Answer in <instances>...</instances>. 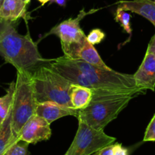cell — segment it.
<instances>
[{"mask_svg": "<svg viewBox=\"0 0 155 155\" xmlns=\"http://www.w3.org/2000/svg\"><path fill=\"white\" fill-rule=\"evenodd\" d=\"M37 106L31 75L23 71H17L12 104V129L18 140L23 126L35 115Z\"/></svg>", "mask_w": 155, "mask_h": 155, "instance_id": "5b68a950", "label": "cell"}, {"mask_svg": "<svg viewBox=\"0 0 155 155\" xmlns=\"http://www.w3.org/2000/svg\"><path fill=\"white\" fill-rule=\"evenodd\" d=\"M12 107L3 123L0 125V155L5 152L18 141L14 136L12 129Z\"/></svg>", "mask_w": 155, "mask_h": 155, "instance_id": "5bb4252c", "label": "cell"}, {"mask_svg": "<svg viewBox=\"0 0 155 155\" xmlns=\"http://www.w3.org/2000/svg\"><path fill=\"white\" fill-rule=\"evenodd\" d=\"M71 59H80L91 65H97L101 68H109L98 54L96 49L87 41H86L83 45L77 49V50L71 56Z\"/></svg>", "mask_w": 155, "mask_h": 155, "instance_id": "4fadbf2b", "label": "cell"}, {"mask_svg": "<svg viewBox=\"0 0 155 155\" xmlns=\"http://www.w3.org/2000/svg\"><path fill=\"white\" fill-rule=\"evenodd\" d=\"M47 64L71 84L82 86L92 91H147L137 87L133 74L119 72L110 68H101L80 59L63 56L50 59Z\"/></svg>", "mask_w": 155, "mask_h": 155, "instance_id": "6da1fadb", "label": "cell"}, {"mask_svg": "<svg viewBox=\"0 0 155 155\" xmlns=\"http://www.w3.org/2000/svg\"><path fill=\"white\" fill-rule=\"evenodd\" d=\"M51 134L50 123L35 114L23 126L19 133L18 139L28 144H36L49 140Z\"/></svg>", "mask_w": 155, "mask_h": 155, "instance_id": "ba28073f", "label": "cell"}, {"mask_svg": "<svg viewBox=\"0 0 155 155\" xmlns=\"http://www.w3.org/2000/svg\"><path fill=\"white\" fill-rule=\"evenodd\" d=\"M2 2H3V0H0V4H1V5H2Z\"/></svg>", "mask_w": 155, "mask_h": 155, "instance_id": "83f0119b", "label": "cell"}, {"mask_svg": "<svg viewBox=\"0 0 155 155\" xmlns=\"http://www.w3.org/2000/svg\"><path fill=\"white\" fill-rule=\"evenodd\" d=\"M78 111V110L64 107L56 103L44 102L37 104L35 114L51 124L53 122L64 116H73L77 117Z\"/></svg>", "mask_w": 155, "mask_h": 155, "instance_id": "30bf717a", "label": "cell"}, {"mask_svg": "<svg viewBox=\"0 0 155 155\" xmlns=\"http://www.w3.org/2000/svg\"><path fill=\"white\" fill-rule=\"evenodd\" d=\"M30 2H31V0H25V3H26L27 5H28Z\"/></svg>", "mask_w": 155, "mask_h": 155, "instance_id": "4316f807", "label": "cell"}, {"mask_svg": "<svg viewBox=\"0 0 155 155\" xmlns=\"http://www.w3.org/2000/svg\"><path fill=\"white\" fill-rule=\"evenodd\" d=\"M78 120V127L74 140L64 155H91L104 147L113 144L116 138L107 135L104 130H96Z\"/></svg>", "mask_w": 155, "mask_h": 155, "instance_id": "8992f818", "label": "cell"}, {"mask_svg": "<svg viewBox=\"0 0 155 155\" xmlns=\"http://www.w3.org/2000/svg\"><path fill=\"white\" fill-rule=\"evenodd\" d=\"M135 84L142 90H155V56L146 52L144 59L133 74Z\"/></svg>", "mask_w": 155, "mask_h": 155, "instance_id": "9c48e42d", "label": "cell"}, {"mask_svg": "<svg viewBox=\"0 0 155 155\" xmlns=\"http://www.w3.org/2000/svg\"><path fill=\"white\" fill-rule=\"evenodd\" d=\"M28 142L22 140H18L12 144L3 155H29Z\"/></svg>", "mask_w": 155, "mask_h": 155, "instance_id": "ac0fdd59", "label": "cell"}, {"mask_svg": "<svg viewBox=\"0 0 155 155\" xmlns=\"http://www.w3.org/2000/svg\"><path fill=\"white\" fill-rule=\"evenodd\" d=\"M105 37V34L100 29H94L87 36V41L91 45L94 46L100 44Z\"/></svg>", "mask_w": 155, "mask_h": 155, "instance_id": "d6986e66", "label": "cell"}, {"mask_svg": "<svg viewBox=\"0 0 155 155\" xmlns=\"http://www.w3.org/2000/svg\"><path fill=\"white\" fill-rule=\"evenodd\" d=\"M27 4L21 0H3L0 16L7 21L15 22L18 18H27Z\"/></svg>", "mask_w": 155, "mask_h": 155, "instance_id": "7c38bea8", "label": "cell"}, {"mask_svg": "<svg viewBox=\"0 0 155 155\" xmlns=\"http://www.w3.org/2000/svg\"><path fill=\"white\" fill-rule=\"evenodd\" d=\"M113 155H128V150L121 144H116L113 147Z\"/></svg>", "mask_w": 155, "mask_h": 155, "instance_id": "44dd1931", "label": "cell"}, {"mask_svg": "<svg viewBox=\"0 0 155 155\" xmlns=\"http://www.w3.org/2000/svg\"><path fill=\"white\" fill-rule=\"evenodd\" d=\"M0 56L12 65L17 71H23L32 75L41 65L50 59H44L37 45L29 34L21 35L14 22H11L0 37Z\"/></svg>", "mask_w": 155, "mask_h": 155, "instance_id": "3957f363", "label": "cell"}, {"mask_svg": "<svg viewBox=\"0 0 155 155\" xmlns=\"http://www.w3.org/2000/svg\"><path fill=\"white\" fill-rule=\"evenodd\" d=\"M21 1H23V2H25V0H21Z\"/></svg>", "mask_w": 155, "mask_h": 155, "instance_id": "f1b7e54d", "label": "cell"}, {"mask_svg": "<svg viewBox=\"0 0 155 155\" xmlns=\"http://www.w3.org/2000/svg\"><path fill=\"white\" fill-rule=\"evenodd\" d=\"M53 2H56V4H58L60 6H65V4H66V1L67 0H53Z\"/></svg>", "mask_w": 155, "mask_h": 155, "instance_id": "d4e9b609", "label": "cell"}, {"mask_svg": "<svg viewBox=\"0 0 155 155\" xmlns=\"http://www.w3.org/2000/svg\"><path fill=\"white\" fill-rule=\"evenodd\" d=\"M47 63L39 67L31 75L37 104L53 102L73 108L70 101L71 84L52 69Z\"/></svg>", "mask_w": 155, "mask_h": 155, "instance_id": "277c9868", "label": "cell"}, {"mask_svg": "<svg viewBox=\"0 0 155 155\" xmlns=\"http://www.w3.org/2000/svg\"><path fill=\"white\" fill-rule=\"evenodd\" d=\"M113 147H114L113 144L104 147V148L96 152L95 155H113Z\"/></svg>", "mask_w": 155, "mask_h": 155, "instance_id": "7402d4cb", "label": "cell"}, {"mask_svg": "<svg viewBox=\"0 0 155 155\" xmlns=\"http://www.w3.org/2000/svg\"><path fill=\"white\" fill-rule=\"evenodd\" d=\"M38 1L42 4V5H45L46 3H47L48 2H50V1H51V0H38Z\"/></svg>", "mask_w": 155, "mask_h": 155, "instance_id": "484cf974", "label": "cell"}, {"mask_svg": "<svg viewBox=\"0 0 155 155\" xmlns=\"http://www.w3.org/2000/svg\"><path fill=\"white\" fill-rule=\"evenodd\" d=\"M90 104L78 111V120H81L96 130H104L105 126L117 117L135 97L145 94L140 91H92Z\"/></svg>", "mask_w": 155, "mask_h": 155, "instance_id": "7a4b0ae2", "label": "cell"}, {"mask_svg": "<svg viewBox=\"0 0 155 155\" xmlns=\"http://www.w3.org/2000/svg\"><path fill=\"white\" fill-rule=\"evenodd\" d=\"M97 10L93 9L90 12H86L82 9L76 18L64 21L52 28L46 34L45 37L52 34L57 36L61 41L64 56L70 58L75 50L87 41V36L80 27V21L86 15L95 12Z\"/></svg>", "mask_w": 155, "mask_h": 155, "instance_id": "52a82bcc", "label": "cell"}, {"mask_svg": "<svg viewBox=\"0 0 155 155\" xmlns=\"http://www.w3.org/2000/svg\"><path fill=\"white\" fill-rule=\"evenodd\" d=\"M144 141H155V114L149 123L144 136Z\"/></svg>", "mask_w": 155, "mask_h": 155, "instance_id": "ffe728a7", "label": "cell"}, {"mask_svg": "<svg viewBox=\"0 0 155 155\" xmlns=\"http://www.w3.org/2000/svg\"><path fill=\"white\" fill-rule=\"evenodd\" d=\"M147 52L151 53V54H153L155 56V34L150 39L148 46H147Z\"/></svg>", "mask_w": 155, "mask_h": 155, "instance_id": "603a6c76", "label": "cell"}, {"mask_svg": "<svg viewBox=\"0 0 155 155\" xmlns=\"http://www.w3.org/2000/svg\"><path fill=\"white\" fill-rule=\"evenodd\" d=\"M10 23H11V22L4 20V19L0 16V37H1V35L2 34V33L4 32V31L5 30L6 27L8 26Z\"/></svg>", "mask_w": 155, "mask_h": 155, "instance_id": "cb8c5ba5", "label": "cell"}, {"mask_svg": "<svg viewBox=\"0 0 155 155\" xmlns=\"http://www.w3.org/2000/svg\"><path fill=\"white\" fill-rule=\"evenodd\" d=\"M118 8L130 11L147 19L155 27V0H130L117 2Z\"/></svg>", "mask_w": 155, "mask_h": 155, "instance_id": "8fae6325", "label": "cell"}, {"mask_svg": "<svg viewBox=\"0 0 155 155\" xmlns=\"http://www.w3.org/2000/svg\"><path fill=\"white\" fill-rule=\"evenodd\" d=\"M15 82L12 81L7 89L6 94L4 96L0 97V125L3 123L8 116L13 104L14 99Z\"/></svg>", "mask_w": 155, "mask_h": 155, "instance_id": "2e32d148", "label": "cell"}, {"mask_svg": "<svg viewBox=\"0 0 155 155\" xmlns=\"http://www.w3.org/2000/svg\"><path fill=\"white\" fill-rule=\"evenodd\" d=\"M0 10H1V4H0Z\"/></svg>", "mask_w": 155, "mask_h": 155, "instance_id": "f546056e", "label": "cell"}, {"mask_svg": "<svg viewBox=\"0 0 155 155\" xmlns=\"http://www.w3.org/2000/svg\"><path fill=\"white\" fill-rule=\"evenodd\" d=\"M130 19L131 15L129 13H128L127 12L122 9V8H117L115 21L116 22H118L123 27L124 31L126 33H128L129 36H131V34H132V28H131L130 26Z\"/></svg>", "mask_w": 155, "mask_h": 155, "instance_id": "e0dca14e", "label": "cell"}, {"mask_svg": "<svg viewBox=\"0 0 155 155\" xmlns=\"http://www.w3.org/2000/svg\"><path fill=\"white\" fill-rule=\"evenodd\" d=\"M93 91L91 89L76 84H71L70 101L75 110H82L87 107L92 98Z\"/></svg>", "mask_w": 155, "mask_h": 155, "instance_id": "9a60e30c", "label": "cell"}]
</instances>
